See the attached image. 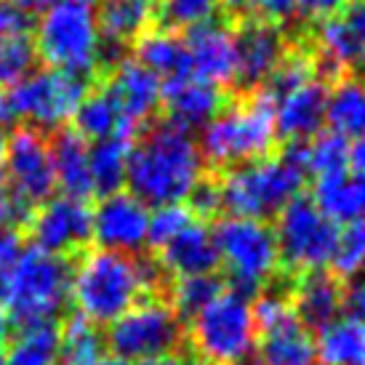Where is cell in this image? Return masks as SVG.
<instances>
[{
	"mask_svg": "<svg viewBox=\"0 0 365 365\" xmlns=\"http://www.w3.org/2000/svg\"><path fill=\"white\" fill-rule=\"evenodd\" d=\"M325 123L344 139H360L365 133V81L346 75L336 81L328 93Z\"/></svg>",
	"mask_w": 365,
	"mask_h": 365,
	"instance_id": "obj_27",
	"label": "cell"
},
{
	"mask_svg": "<svg viewBox=\"0 0 365 365\" xmlns=\"http://www.w3.org/2000/svg\"><path fill=\"white\" fill-rule=\"evenodd\" d=\"M259 365H317L314 339L299 320L277 325L256 336Z\"/></svg>",
	"mask_w": 365,
	"mask_h": 365,
	"instance_id": "obj_26",
	"label": "cell"
},
{
	"mask_svg": "<svg viewBox=\"0 0 365 365\" xmlns=\"http://www.w3.org/2000/svg\"><path fill=\"white\" fill-rule=\"evenodd\" d=\"M104 336L99 328L81 314H70L59 325V360L61 365H93L102 360Z\"/></svg>",
	"mask_w": 365,
	"mask_h": 365,
	"instance_id": "obj_31",
	"label": "cell"
},
{
	"mask_svg": "<svg viewBox=\"0 0 365 365\" xmlns=\"http://www.w3.org/2000/svg\"><path fill=\"white\" fill-rule=\"evenodd\" d=\"M211 235L219 251V267H224L237 294L251 299L283 274L274 230L267 222L227 216L216 222Z\"/></svg>",
	"mask_w": 365,
	"mask_h": 365,
	"instance_id": "obj_7",
	"label": "cell"
},
{
	"mask_svg": "<svg viewBox=\"0 0 365 365\" xmlns=\"http://www.w3.org/2000/svg\"><path fill=\"white\" fill-rule=\"evenodd\" d=\"M93 19L102 43L125 48L153 30L155 11L150 0H96Z\"/></svg>",
	"mask_w": 365,
	"mask_h": 365,
	"instance_id": "obj_23",
	"label": "cell"
},
{
	"mask_svg": "<svg viewBox=\"0 0 365 365\" xmlns=\"http://www.w3.org/2000/svg\"><path fill=\"white\" fill-rule=\"evenodd\" d=\"M245 3L248 0H222V9L227 14V19H240V16H245Z\"/></svg>",
	"mask_w": 365,
	"mask_h": 365,
	"instance_id": "obj_46",
	"label": "cell"
},
{
	"mask_svg": "<svg viewBox=\"0 0 365 365\" xmlns=\"http://www.w3.org/2000/svg\"><path fill=\"white\" fill-rule=\"evenodd\" d=\"M352 179H355L357 197H360V211L365 213V173H357V176H352Z\"/></svg>",
	"mask_w": 365,
	"mask_h": 365,
	"instance_id": "obj_50",
	"label": "cell"
},
{
	"mask_svg": "<svg viewBox=\"0 0 365 365\" xmlns=\"http://www.w3.org/2000/svg\"><path fill=\"white\" fill-rule=\"evenodd\" d=\"M232 96L235 93L197 81L195 75H187L163 83L160 104L165 110V120H171L184 131H192V128H205L230 104Z\"/></svg>",
	"mask_w": 365,
	"mask_h": 365,
	"instance_id": "obj_18",
	"label": "cell"
},
{
	"mask_svg": "<svg viewBox=\"0 0 365 365\" xmlns=\"http://www.w3.org/2000/svg\"><path fill=\"white\" fill-rule=\"evenodd\" d=\"M219 9H222V0H160V9L155 11V24L158 30L165 32H187L213 19Z\"/></svg>",
	"mask_w": 365,
	"mask_h": 365,
	"instance_id": "obj_36",
	"label": "cell"
},
{
	"mask_svg": "<svg viewBox=\"0 0 365 365\" xmlns=\"http://www.w3.org/2000/svg\"><path fill=\"white\" fill-rule=\"evenodd\" d=\"M35 248L61 259H78L93 237L91 205L75 197H51L38 205L21 227Z\"/></svg>",
	"mask_w": 365,
	"mask_h": 365,
	"instance_id": "obj_13",
	"label": "cell"
},
{
	"mask_svg": "<svg viewBox=\"0 0 365 365\" xmlns=\"http://www.w3.org/2000/svg\"><path fill=\"white\" fill-rule=\"evenodd\" d=\"M9 123H14V118H11L9 102H6V91H0V128L9 125Z\"/></svg>",
	"mask_w": 365,
	"mask_h": 365,
	"instance_id": "obj_49",
	"label": "cell"
},
{
	"mask_svg": "<svg viewBox=\"0 0 365 365\" xmlns=\"http://www.w3.org/2000/svg\"><path fill=\"white\" fill-rule=\"evenodd\" d=\"M317 365H360L365 363V325L355 320H334L317 331L314 341Z\"/></svg>",
	"mask_w": 365,
	"mask_h": 365,
	"instance_id": "obj_29",
	"label": "cell"
},
{
	"mask_svg": "<svg viewBox=\"0 0 365 365\" xmlns=\"http://www.w3.org/2000/svg\"><path fill=\"white\" fill-rule=\"evenodd\" d=\"M93 237L104 251L115 254H139L147 248L150 230V208L136 200L131 192H115L99 200L91 208Z\"/></svg>",
	"mask_w": 365,
	"mask_h": 365,
	"instance_id": "obj_15",
	"label": "cell"
},
{
	"mask_svg": "<svg viewBox=\"0 0 365 365\" xmlns=\"http://www.w3.org/2000/svg\"><path fill=\"white\" fill-rule=\"evenodd\" d=\"M133 139H136V136H112V139L96 142L91 147L88 165H91L93 195L107 197V195L123 192Z\"/></svg>",
	"mask_w": 365,
	"mask_h": 365,
	"instance_id": "obj_28",
	"label": "cell"
},
{
	"mask_svg": "<svg viewBox=\"0 0 365 365\" xmlns=\"http://www.w3.org/2000/svg\"><path fill=\"white\" fill-rule=\"evenodd\" d=\"M341 312H344L346 320L365 325V277L349 280V285L341 294Z\"/></svg>",
	"mask_w": 365,
	"mask_h": 365,
	"instance_id": "obj_41",
	"label": "cell"
},
{
	"mask_svg": "<svg viewBox=\"0 0 365 365\" xmlns=\"http://www.w3.org/2000/svg\"><path fill=\"white\" fill-rule=\"evenodd\" d=\"M72 3H81V6H88V9L96 6V0H72Z\"/></svg>",
	"mask_w": 365,
	"mask_h": 365,
	"instance_id": "obj_52",
	"label": "cell"
},
{
	"mask_svg": "<svg viewBox=\"0 0 365 365\" xmlns=\"http://www.w3.org/2000/svg\"><path fill=\"white\" fill-rule=\"evenodd\" d=\"M203 176L205 163L192 133L171 120L144 125L133 139L125 184L147 208L184 203Z\"/></svg>",
	"mask_w": 365,
	"mask_h": 365,
	"instance_id": "obj_2",
	"label": "cell"
},
{
	"mask_svg": "<svg viewBox=\"0 0 365 365\" xmlns=\"http://www.w3.org/2000/svg\"><path fill=\"white\" fill-rule=\"evenodd\" d=\"M331 267L339 280H355L365 272V219H352L339 227Z\"/></svg>",
	"mask_w": 365,
	"mask_h": 365,
	"instance_id": "obj_35",
	"label": "cell"
},
{
	"mask_svg": "<svg viewBox=\"0 0 365 365\" xmlns=\"http://www.w3.org/2000/svg\"><path fill=\"white\" fill-rule=\"evenodd\" d=\"M360 365H365V363H360Z\"/></svg>",
	"mask_w": 365,
	"mask_h": 365,
	"instance_id": "obj_54",
	"label": "cell"
},
{
	"mask_svg": "<svg viewBox=\"0 0 365 365\" xmlns=\"http://www.w3.org/2000/svg\"><path fill=\"white\" fill-rule=\"evenodd\" d=\"M307 176V142L285 144L280 155L216 173L222 208L237 219L267 222L299 197Z\"/></svg>",
	"mask_w": 365,
	"mask_h": 365,
	"instance_id": "obj_3",
	"label": "cell"
},
{
	"mask_svg": "<svg viewBox=\"0 0 365 365\" xmlns=\"http://www.w3.org/2000/svg\"><path fill=\"white\" fill-rule=\"evenodd\" d=\"M11 317H9V312H6V309H3V307H0V344H3V341H9V336H11Z\"/></svg>",
	"mask_w": 365,
	"mask_h": 365,
	"instance_id": "obj_48",
	"label": "cell"
},
{
	"mask_svg": "<svg viewBox=\"0 0 365 365\" xmlns=\"http://www.w3.org/2000/svg\"><path fill=\"white\" fill-rule=\"evenodd\" d=\"M355 0H299V14L307 21H323L328 16H334L339 11H344L346 6H352Z\"/></svg>",
	"mask_w": 365,
	"mask_h": 365,
	"instance_id": "obj_42",
	"label": "cell"
},
{
	"mask_svg": "<svg viewBox=\"0 0 365 365\" xmlns=\"http://www.w3.org/2000/svg\"><path fill=\"white\" fill-rule=\"evenodd\" d=\"M93 365H131V363H125V360H120V357H102L99 363H93Z\"/></svg>",
	"mask_w": 365,
	"mask_h": 365,
	"instance_id": "obj_51",
	"label": "cell"
},
{
	"mask_svg": "<svg viewBox=\"0 0 365 365\" xmlns=\"http://www.w3.org/2000/svg\"><path fill=\"white\" fill-rule=\"evenodd\" d=\"M75 259L46 254L24 245L9 264L0 267V307L11 323H56L70 302Z\"/></svg>",
	"mask_w": 365,
	"mask_h": 365,
	"instance_id": "obj_4",
	"label": "cell"
},
{
	"mask_svg": "<svg viewBox=\"0 0 365 365\" xmlns=\"http://www.w3.org/2000/svg\"><path fill=\"white\" fill-rule=\"evenodd\" d=\"M187 208L192 211V216L197 222H208L216 219L222 208V190H219V179L216 173H205L200 182L195 184V190L187 197Z\"/></svg>",
	"mask_w": 365,
	"mask_h": 365,
	"instance_id": "obj_39",
	"label": "cell"
},
{
	"mask_svg": "<svg viewBox=\"0 0 365 365\" xmlns=\"http://www.w3.org/2000/svg\"><path fill=\"white\" fill-rule=\"evenodd\" d=\"M9 365H59V325H21L6 352Z\"/></svg>",
	"mask_w": 365,
	"mask_h": 365,
	"instance_id": "obj_30",
	"label": "cell"
},
{
	"mask_svg": "<svg viewBox=\"0 0 365 365\" xmlns=\"http://www.w3.org/2000/svg\"><path fill=\"white\" fill-rule=\"evenodd\" d=\"M99 81L107 86V91L120 110L123 123L133 133L142 131L147 120L155 115V110L160 107L163 81L155 72L142 67L136 59H123Z\"/></svg>",
	"mask_w": 365,
	"mask_h": 365,
	"instance_id": "obj_17",
	"label": "cell"
},
{
	"mask_svg": "<svg viewBox=\"0 0 365 365\" xmlns=\"http://www.w3.org/2000/svg\"><path fill=\"white\" fill-rule=\"evenodd\" d=\"M336 237H339V224L317 211V205L309 197L304 195L294 197L277 213L274 224L283 274L294 277V274L325 269V264H331L334 256Z\"/></svg>",
	"mask_w": 365,
	"mask_h": 365,
	"instance_id": "obj_10",
	"label": "cell"
},
{
	"mask_svg": "<svg viewBox=\"0 0 365 365\" xmlns=\"http://www.w3.org/2000/svg\"><path fill=\"white\" fill-rule=\"evenodd\" d=\"M0 365H9V360H6V352H3V346H0Z\"/></svg>",
	"mask_w": 365,
	"mask_h": 365,
	"instance_id": "obj_53",
	"label": "cell"
},
{
	"mask_svg": "<svg viewBox=\"0 0 365 365\" xmlns=\"http://www.w3.org/2000/svg\"><path fill=\"white\" fill-rule=\"evenodd\" d=\"M192 75L197 81L211 83L216 88L235 86V70H237V53H235V32L232 19H208L197 24L184 35Z\"/></svg>",
	"mask_w": 365,
	"mask_h": 365,
	"instance_id": "obj_16",
	"label": "cell"
},
{
	"mask_svg": "<svg viewBox=\"0 0 365 365\" xmlns=\"http://www.w3.org/2000/svg\"><path fill=\"white\" fill-rule=\"evenodd\" d=\"M72 120H75V131L81 133L86 142H104L112 136H136L123 123L120 110L102 81H96L93 88H88Z\"/></svg>",
	"mask_w": 365,
	"mask_h": 365,
	"instance_id": "obj_25",
	"label": "cell"
},
{
	"mask_svg": "<svg viewBox=\"0 0 365 365\" xmlns=\"http://www.w3.org/2000/svg\"><path fill=\"white\" fill-rule=\"evenodd\" d=\"M307 171L314 179L344 176L349 171V139L323 131L307 142Z\"/></svg>",
	"mask_w": 365,
	"mask_h": 365,
	"instance_id": "obj_34",
	"label": "cell"
},
{
	"mask_svg": "<svg viewBox=\"0 0 365 365\" xmlns=\"http://www.w3.org/2000/svg\"><path fill=\"white\" fill-rule=\"evenodd\" d=\"M317 211L328 216L334 224H346L352 219H360V197L352 176H328V179H314V192L309 197Z\"/></svg>",
	"mask_w": 365,
	"mask_h": 365,
	"instance_id": "obj_32",
	"label": "cell"
},
{
	"mask_svg": "<svg viewBox=\"0 0 365 365\" xmlns=\"http://www.w3.org/2000/svg\"><path fill=\"white\" fill-rule=\"evenodd\" d=\"M139 365H182V352H171V355H160L153 360H144Z\"/></svg>",
	"mask_w": 365,
	"mask_h": 365,
	"instance_id": "obj_47",
	"label": "cell"
},
{
	"mask_svg": "<svg viewBox=\"0 0 365 365\" xmlns=\"http://www.w3.org/2000/svg\"><path fill=\"white\" fill-rule=\"evenodd\" d=\"M136 61L150 72H155L163 83L192 75L190 51H187L184 38H179L176 32L158 30V27L147 30L136 41Z\"/></svg>",
	"mask_w": 365,
	"mask_h": 365,
	"instance_id": "obj_24",
	"label": "cell"
},
{
	"mask_svg": "<svg viewBox=\"0 0 365 365\" xmlns=\"http://www.w3.org/2000/svg\"><path fill=\"white\" fill-rule=\"evenodd\" d=\"M224 291V280L216 274H200V277H182V280H171L168 291H165V302L173 307V312L179 314V320H195L211 304L216 296Z\"/></svg>",
	"mask_w": 365,
	"mask_h": 365,
	"instance_id": "obj_33",
	"label": "cell"
},
{
	"mask_svg": "<svg viewBox=\"0 0 365 365\" xmlns=\"http://www.w3.org/2000/svg\"><path fill=\"white\" fill-rule=\"evenodd\" d=\"M341 294H344V285L328 269L294 274L288 283L291 309L307 331H323L325 325L339 320Z\"/></svg>",
	"mask_w": 365,
	"mask_h": 365,
	"instance_id": "obj_19",
	"label": "cell"
},
{
	"mask_svg": "<svg viewBox=\"0 0 365 365\" xmlns=\"http://www.w3.org/2000/svg\"><path fill=\"white\" fill-rule=\"evenodd\" d=\"M53 160V176L67 197L86 200L93 197V182H91V165H88V153L91 147L75 128H59L48 142Z\"/></svg>",
	"mask_w": 365,
	"mask_h": 365,
	"instance_id": "obj_22",
	"label": "cell"
},
{
	"mask_svg": "<svg viewBox=\"0 0 365 365\" xmlns=\"http://www.w3.org/2000/svg\"><path fill=\"white\" fill-rule=\"evenodd\" d=\"M53 3H56V0H9V6H14L24 19H30V16H38V19H41Z\"/></svg>",
	"mask_w": 365,
	"mask_h": 365,
	"instance_id": "obj_44",
	"label": "cell"
},
{
	"mask_svg": "<svg viewBox=\"0 0 365 365\" xmlns=\"http://www.w3.org/2000/svg\"><path fill=\"white\" fill-rule=\"evenodd\" d=\"M35 53L41 56L48 70H59L83 81H99L102 78V38L96 30L93 9L72 3V0H56L46 11L35 30Z\"/></svg>",
	"mask_w": 365,
	"mask_h": 365,
	"instance_id": "obj_6",
	"label": "cell"
},
{
	"mask_svg": "<svg viewBox=\"0 0 365 365\" xmlns=\"http://www.w3.org/2000/svg\"><path fill=\"white\" fill-rule=\"evenodd\" d=\"M155 262L160 264L168 280L200 277V274H213L219 269V251H216L213 235L205 227V222H192L171 243L163 245L155 254Z\"/></svg>",
	"mask_w": 365,
	"mask_h": 365,
	"instance_id": "obj_20",
	"label": "cell"
},
{
	"mask_svg": "<svg viewBox=\"0 0 365 365\" xmlns=\"http://www.w3.org/2000/svg\"><path fill=\"white\" fill-rule=\"evenodd\" d=\"M245 16H254L283 30L285 24H291L299 16V0H248Z\"/></svg>",
	"mask_w": 365,
	"mask_h": 365,
	"instance_id": "obj_40",
	"label": "cell"
},
{
	"mask_svg": "<svg viewBox=\"0 0 365 365\" xmlns=\"http://www.w3.org/2000/svg\"><path fill=\"white\" fill-rule=\"evenodd\" d=\"M35 59H38V53H35L30 30L3 38L0 41V91L24 81L32 72Z\"/></svg>",
	"mask_w": 365,
	"mask_h": 365,
	"instance_id": "obj_37",
	"label": "cell"
},
{
	"mask_svg": "<svg viewBox=\"0 0 365 365\" xmlns=\"http://www.w3.org/2000/svg\"><path fill=\"white\" fill-rule=\"evenodd\" d=\"M349 168H355L357 173H365V133L349 147Z\"/></svg>",
	"mask_w": 365,
	"mask_h": 365,
	"instance_id": "obj_45",
	"label": "cell"
},
{
	"mask_svg": "<svg viewBox=\"0 0 365 365\" xmlns=\"http://www.w3.org/2000/svg\"><path fill=\"white\" fill-rule=\"evenodd\" d=\"M192 222H197L192 216V211L184 203L176 205H163L155 208V213H150V230H147V248L160 251L165 243H171L179 232H184Z\"/></svg>",
	"mask_w": 365,
	"mask_h": 365,
	"instance_id": "obj_38",
	"label": "cell"
},
{
	"mask_svg": "<svg viewBox=\"0 0 365 365\" xmlns=\"http://www.w3.org/2000/svg\"><path fill=\"white\" fill-rule=\"evenodd\" d=\"M235 32V53H237V70H235V86H240L243 93H254L272 70L291 51L294 38L285 30L259 21L254 16L232 19Z\"/></svg>",
	"mask_w": 365,
	"mask_h": 365,
	"instance_id": "obj_14",
	"label": "cell"
},
{
	"mask_svg": "<svg viewBox=\"0 0 365 365\" xmlns=\"http://www.w3.org/2000/svg\"><path fill=\"white\" fill-rule=\"evenodd\" d=\"M88 88L91 81L59 70H41L30 72L24 81L6 88V102L14 120H24V125H32L38 131H59L64 123L75 118Z\"/></svg>",
	"mask_w": 365,
	"mask_h": 365,
	"instance_id": "obj_11",
	"label": "cell"
},
{
	"mask_svg": "<svg viewBox=\"0 0 365 365\" xmlns=\"http://www.w3.org/2000/svg\"><path fill=\"white\" fill-rule=\"evenodd\" d=\"M27 19L21 16L19 11L9 6V3H0V41L9 38V35H16V32H27Z\"/></svg>",
	"mask_w": 365,
	"mask_h": 365,
	"instance_id": "obj_43",
	"label": "cell"
},
{
	"mask_svg": "<svg viewBox=\"0 0 365 365\" xmlns=\"http://www.w3.org/2000/svg\"><path fill=\"white\" fill-rule=\"evenodd\" d=\"M150 3H153V0H150Z\"/></svg>",
	"mask_w": 365,
	"mask_h": 365,
	"instance_id": "obj_55",
	"label": "cell"
},
{
	"mask_svg": "<svg viewBox=\"0 0 365 365\" xmlns=\"http://www.w3.org/2000/svg\"><path fill=\"white\" fill-rule=\"evenodd\" d=\"M182 341L184 323L163 296L142 299L118 317L104 336V344L112 349V355L131 365L179 352Z\"/></svg>",
	"mask_w": 365,
	"mask_h": 365,
	"instance_id": "obj_9",
	"label": "cell"
},
{
	"mask_svg": "<svg viewBox=\"0 0 365 365\" xmlns=\"http://www.w3.org/2000/svg\"><path fill=\"white\" fill-rule=\"evenodd\" d=\"M171 280L155 259H136L115 251H86L72 267L70 302L75 314L99 325H112L142 299L163 296Z\"/></svg>",
	"mask_w": 365,
	"mask_h": 365,
	"instance_id": "obj_1",
	"label": "cell"
},
{
	"mask_svg": "<svg viewBox=\"0 0 365 365\" xmlns=\"http://www.w3.org/2000/svg\"><path fill=\"white\" fill-rule=\"evenodd\" d=\"M331 86L323 81H312L302 86L299 91L285 96L280 104H274V131L277 139L285 144L309 142L320 133L325 123V107H328Z\"/></svg>",
	"mask_w": 365,
	"mask_h": 365,
	"instance_id": "obj_21",
	"label": "cell"
},
{
	"mask_svg": "<svg viewBox=\"0 0 365 365\" xmlns=\"http://www.w3.org/2000/svg\"><path fill=\"white\" fill-rule=\"evenodd\" d=\"M256 346L251 299L237 291H222L192 320L190 349L211 365H237Z\"/></svg>",
	"mask_w": 365,
	"mask_h": 365,
	"instance_id": "obj_8",
	"label": "cell"
},
{
	"mask_svg": "<svg viewBox=\"0 0 365 365\" xmlns=\"http://www.w3.org/2000/svg\"><path fill=\"white\" fill-rule=\"evenodd\" d=\"M277 131L274 112L259 93L232 96L200 133L197 150L211 173L272 158Z\"/></svg>",
	"mask_w": 365,
	"mask_h": 365,
	"instance_id": "obj_5",
	"label": "cell"
},
{
	"mask_svg": "<svg viewBox=\"0 0 365 365\" xmlns=\"http://www.w3.org/2000/svg\"><path fill=\"white\" fill-rule=\"evenodd\" d=\"M317 81L334 86L365 64V0L317 21L307 35Z\"/></svg>",
	"mask_w": 365,
	"mask_h": 365,
	"instance_id": "obj_12",
	"label": "cell"
}]
</instances>
